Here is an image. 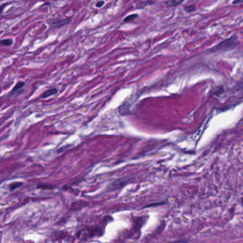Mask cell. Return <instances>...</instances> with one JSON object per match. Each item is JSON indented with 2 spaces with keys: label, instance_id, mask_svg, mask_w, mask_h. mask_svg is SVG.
I'll list each match as a JSON object with an SVG mask.
<instances>
[{
  "label": "cell",
  "instance_id": "cell-1",
  "mask_svg": "<svg viewBox=\"0 0 243 243\" xmlns=\"http://www.w3.org/2000/svg\"><path fill=\"white\" fill-rule=\"evenodd\" d=\"M239 43L238 36L237 35L229 37L225 39L217 44L214 46L210 49H207V53H217V52H225V51H231L235 49Z\"/></svg>",
  "mask_w": 243,
  "mask_h": 243
},
{
  "label": "cell",
  "instance_id": "cell-2",
  "mask_svg": "<svg viewBox=\"0 0 243 243\" xmlns=\"http://www.w3.org/2000/svg\"><path fill=\"white\" fill-rule=\"evenodd\" d=\"M71 21V18H67V19H61V20H56L51 22L49 25H50L51 27H52L53 29H57L61 27L62 26L66 25L69 23Z\"/></svg>",
  "mask_w": 243,
  "mask_h": 243
},
{
  "label": "cell",
  "instance_id": "cell-3",
  "mask_svg": "<svg viewBox=\"0 0 243 243\" xmlns=\"http://www.w3.org/2000/svg\"><path fill=\"white\" fill-rule=\"evenodd\" d=\"M154 4H155V2L151 1V0L142 1V2H140L136 4V9H145L146 7H148V6H151L152 5H154Z\"/></svg>",
  "mask_w": 243,
  "mask_h": 243
},
{
  "label": "cell",
  "instance_id": "cell-4",
  "mask_svg": "<svg viewBox=\"0 0 243 243\" xmlns=\"http://www.w3.org/2000/svg\"><path fill=\"white\" fill-rule=\"evenodd\" d=\"M57 92H58V91H57V89H49V90L46 91L45 92H43V93H42V94H41V98H42V99L49 98V97L51 96V95L57 94Z\"/></svg>",
  "mask_w": 243,
  "mask_h": 243
},
{
  "label": "cell",
  "instance_id": "cell-5",
  "mask_svg": "<svg viewBox=\"0 0 243 243\" xmlns=\"http://www.w3.org/2000/svg\"><path fill=\"white\" fill-rule=\"evenodd\" d=\"M184 0H167L165 2V4L168 7H176L180 4L183 2Z\"/></svg>",
  "mask_w": 243,
  "mask_h": 243
},
{
  "label": "cell",
  "instance_id": "cell-6",
  "mask_svg": "<svg viewBox=\"0 0 243 243\" xmlns=\"http://www.w3.org/2000/svg\"><path fill=\"white\" fill-rule=\"evenodd\" d=\"M138 14H130V15H128L126 16L125 18H124L123 19V22L124 23H128L129 22H131V21L136 19V18H138Z\"/></svg>",
  "mask_w": 243,
  "mask_h": 243
},
{
  "label": "cell",
  "instance_id": "cell-7",
  "mask_svg": "<svg viewBox=\"0 0 243 243\" xmlns=\"http://www.w3.org/2000/svg\"><path fill=\"white\" fill-rule=\"evenodd\" d=\"M23 185V182H14L11 183L9 186V190L10 191H13L15 190V189L19 188Z\"/></svg>",
  "mask_w": 243,
  "mask_h": 243
},
{
  "label": "cell",
  "instance_id": "cell-8",
  "mask_svg": "<svg viewBox=\"0 0 243 243\" xmlns=\"http://www.w3.org/2000/svg\"><path fill=\"white\" fill-rule=\"evenodd\" d=\"M183 9L188 13H191V12H195L196 10V7L194 5H185L183 6Z\"/></svg>",
  "mask_w": 243,
  "mask_h": 243
},
{
  "label": "cell",
  "instance_id": "cell-9",
  "mask_svg": "<svg viewBox=\"0 0 243 243\" xmlns=\"http://www.w3.org/2000/svg\"><path fill=\"white\" fill-rule=\"evenodd\" d=\"M13 43V40L11 39H2L0 40V44L2 46H5V47H10Z\"/></svg>",
  "mask_w": 243,
  "mask_h": 243
},
{
  "label": "cell",
  "instance_id": "cell-10",
  "mask_svg": "<svg viewBox=\"0 0 243 243\" xmlns=\"http://www.w3.org/2000/svg\"><path fill=\"white\" fill-rule=\"evenodd\" d=\"M24 84H25V83H24V82H19L18 83H16V84L14 86L13 89H12V93H14V92H16V91H19V89H22V87L24 86Z\"/></svg>",
  "mask_w": 243,
  "mask_h": 243
},
{
  "label": "cell",
  "instance_id": "cell-11",
  "mask_svg": "<svg viewBox=\"0 0 243 243\" xmlns=\"http://www.w3.org/2000/svg\"><path fill=\"white\" fill-rule=\"evenodd\" d=\"M104 5H105V2L103 1V0H101V1H99L98 2L95 4V7L97 8H101Z\"/></svg>",
  "mask_w": 243,
  "mask_h": 243
},
{
  "label": "cell",
  "instance_id": "cell-12",
  "mask_svg": "<svg viewBox=\"0 0 243 243\" xmlns=\"http://www.w3.org/2000/svg\"><path fill=\"white\" fill-rule=\"evenodd\" d=\"M37 188H47V189L53 188L52 187H47V186H42V185H38Z\"/></svg>",
  "mask_w": 243,
  "mask_h": 243
},
{
  "label": "cell",
  "instance_id": "cell-13",
  "mask_svg": "<svg viewBox=\"0 0 243 243\" xmlns=\"http://www.w3.org/2000/svg\"><path fill=\"white\" fill-rule=\"evenodd\" d=\"M6 6H7V4H3V5H2L0 6V14L2 13L4 9H5Z\"/></svg>",
  "mask_w": 243,
  "mask_h": 243
},
{
  "label": "cell",
  "instance_id": "cell-14",
  "mask_svg": "<svg viewBox=\"0 0 243 243\" xmlns=\"http://www.w3.org/2000/svg\"><path fill=\"white\" fill-rule=\"evenodd\" d=\"M242 2V0H234L232 2V5H239V4H241Z\"/></svg>",
  "mask_w": 243,
  "mask_h": 243
}]
</instances>
